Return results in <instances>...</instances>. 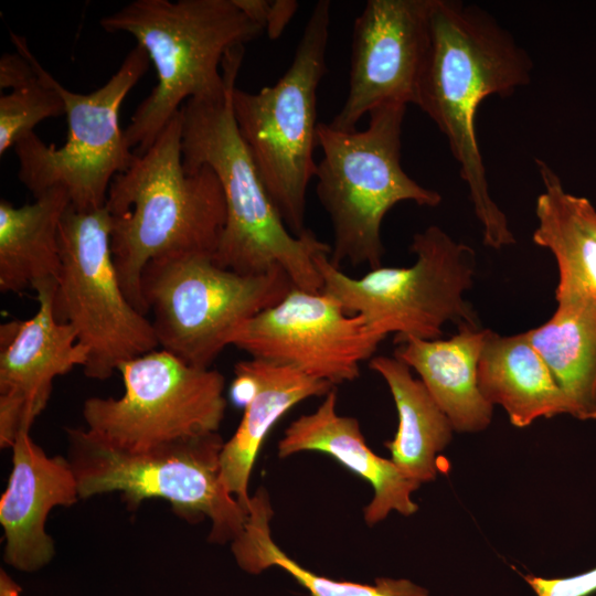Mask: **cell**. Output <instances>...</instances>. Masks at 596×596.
<instances>
[{
    "label": "cell",
    "mask_w": 596,
    "mask_h": 596,
    "mask_svg": "<svg viewBox=\"0 0 596 596\" xmlns=\"http://www.w3.org/2000/svg\"><path fill=\"white\" fill-rule=\"evenodd\" d=\"M532 68L528 52L489 12L462 1L433 0L430 43L416 106L445 135L481 224L482 242L496 249L515 238L489 192L477 111L485 98L507 97L529 85Z\"/></svg>",
    "instance_id": "6da1fadb"
},
{
    "label": "cell",
    "mask_w": 596,
    "mask_h": 596,
    "mask_svg": "<svg viewBox=\"0 0 596 596\" xmlns=\"http://www.w3.org/2000/svg\"><path fill=\"white\" fill-rule=\"evenodd\" d=\"M119 281L130 304L148 312L141 276L149 262L169 256H213L226 205L215 172L206 166L187 173L179 110L152 145L114 177L105 203Z\"/></svg>",
    "instance_id": "7a4b0ae2"
},
{
    "label": "cell",
    "mask_w": 596,
    "mask_h": 596,
    "mask_svg": "<svg viewBox=\"0 0 596 596\" xmlns=\"http://www.w3.org/2000/svg\"><path fill=\"white\" fill-rule=\"evenodd\" d=\"M99 24L132 35L156 70L157 85L124 129L136 155L152 145L187 100L223 94L237 77L245 44L264 32L233 0H135Z\"/></svg>",
    "instance_id": "3957f363"
},
{
    "label": "cell",
    "mask_w": 596,
    "mask_h": 596,
    "mask_svg": "<svg viewBox=\"0 0 596 596\" xmlns=\"http://www.w3.org/2000/svg\"><path fill=\"white\" fill-rule=\"evenodd\" d=\"M235 82L223 94L189 99L180 109L185 172L210 167L224 193L226 220L213 262L245 275L280 268L295 287L319 292L315 257L330 255L331 246L310 230L294 235L283 221L240 135L232 105Z\"/></svg>",
    "instance_id": "277c9868"
},
{
    "label": "cell",
    "mask_w": 596,
    "mask_h": 596,
    "mask_svg": "<svg viewBox=\"0 0 596 596\" xmlns=\"http://www.w3.org/2000/svg\"><path fill=\"white\" fill-rule=\"evenodd\" d=\"M406 106L392 103L374 108L368 127L360 131L318 125L317 145L322 157L316 168V189L333 232L329 259L338 268L343 262L370 269L382 267L381 225L386 213L403 201L435 207L443 200L401 166Z\"/></svg>",
    "instance_id": "5b68a950"
},
{
    "label": "cell",
    "mask_w": 596,
    "mask_h": 596,
    "mask_svg": "<svg viewBox=\"0 0 596 596\" xmlns=\"http://www.w3.org/2000/svg\"><path fill=\"white\" fill-rule=\"evenodd\" d=\"M331 3L313 6L292 62L272 86L232 93L234 118L259 175L288 230L305 227L307 190L317 163V93L327 71Z\"/></svg>",
    "instance_id": "8992f818"
},
{
    "label": "cell",
    "mask_w": 596,
    "mask_h": 596,
    "mask_svg": "<svg viewBox=\"0 0 596 596\" xmlns=\"http://www.w3.org/2000/svg\"><path fill=\"white\" fill-rule=\"evenodd\" d=\"M67 454L81 499L119 492L129 507L161 498L185 520L209 518V541L235 542L248 513L221 481L219 434L189 437L131 453L118 449L87 428H66Z\"/></svg>",
    "instance_id": "52a82bcc"
},
{
    "label": "cell",
    "mask_w": 596,
    "mask_h": 596,
    "mask_svg": "<svg viewBox=\"0 0 596 596\" xmlns=\"http://www.w3.org/2000/svg\"><path fill=\"white\" fill-rule=\"evenodd\" d=\"M411 267H379L351 277L332 265L329 253L315 257L321 291L337 299L344 311L361 315L382 339L394 334L437 340L450 321L459 329H481L477 312L464 298L472 286L476 253L437 225L413 235Z\"/></svg>",
    "instance_id": "ba28073f"
},
{
    "label": "cell",
    "mask_w": 596,
    "mask_h": 596,
    "mask_svg": "<svg viewBox=\"0 0 596 596\" xmlns=\"http://www.w3.org/2000/svg\"><path fill=\"white\" fill-rule=\"evenodd\" d=\"M295 287L274 268L259 275L217 266L211 255L153 259L141 291L159 347L183 362L209 369L244 321L278 304Z\"/></svg>",
    "instance_id": "9c48e42d"
},
{
    "label": "cell",
    "mask_w": 596,
    "mask_h": 596,
    "mask_svg": "<svg viewBox=\"0 0 596 596\" xmlns=\"http://www.w3.org/2000/svg\"><path fill=\"white\" fill-rule=\"evenodd\" d=\"M58 242L55 317L71 324L88 350L85 375L106 380L123 362L159 347L155 329L121 288L105 206L81 212L70 205L60 224Z\"/></svg>",
    "instance_id": "30bf717a"
},
{
    "label": "cell",
    "mask_w": 596,
    "mask_h": 596,
    "mask_svg": "<svg viewBox=\"0 0 596 596\" xmlns=\"http://www.w3.org/2000/svg\"><path fill=\"white\" fill-rule=\"evenodd\" d=\"M149 64L146 51L137 44L111 77L87 94L67 89L50 74L65 105V143L57 148L47 145L33 131L13 147L19 180L34 198L62 188L76 211L105 206L114 177L126 171L137 157L125 140L119 114L125 97Z\"/></svg>",
    "instance_id": "8fae6325"
},
{
    "label": "cell",
    "mask_w": 596,
    "mask_h": 596,
    "mask_svg": "<svg viewBox=\"0 0 596 596\" xmlns=\"http://www.w3.org/2000/svg\"><path fill=\"white\" fill-rule=\"evenodd\" d=\"M124 394L89 397L87 429L126 451H146L175 440L216 433L226 411L225 379L214 369L190 365L152 350L123 362Z\"/></svg>",
    "instance_id": "7c38bea8"
},
{
    "label": "cell",
    "mask_w": 596,
    "mask_h": 596,
    "mask_svg": "<svg viewBox=\"0 0 596 596\" xmlns=\"http://www.w3.org/2000/svg\"><path fill=\"white\" fill-rule=\"evenodd\" d=\"M383 340L363 316L348 313L333 297L292 287L278 304L241 323L228 344L334 386L358 379L361 363Z\"/></svg>",
    "instance_id": "4fadbf2b"
},
{
    "label": "cell",
    "mask_w": 596,
    "mask_h": 596,
    "mask_svg": "<svg viewBox=\"0 0 596 596\" xmlns=\"http://www.w3.org/2000/svg\"><path fill=\"white\" fill-rule=\"evenodd\" d=\"M433 0H369L355 18L349 89L329 123L354 131L364 115L392 103H417L430 43Z\"/></svg>",
    "instance_id": "5bb4252c"
},
{
    "label": "cell",
    "mask_w": 596,
    "mask_h": 596,
    "mask_svg": "<svg viewBox=\"0 0 596 596\" xmlns=\"http://www.w3.org/2000/svg\"><path fill=\"white\" fill-rule=\"evenodd\" d=\"M55 283L34 288L39 308L33 317L0 326L2 449L11 448L19 434L30 432L50 400L54 379L88 361V350L73 327L55 317Z\"/></svg>",
    "instance_id": "9a60e30c"
},
{
    "label": "cell",
    "mask_w": 596,
    "mask_h": 596,
    "mask_svg": "<svg viewBox=\"0 0 596 596\" xmlns=\"http://www.w3.org/2000/svg\"><path fill=\"white\" fill-rule=\"evenodd\" d=\"M12 449V468L0 499L3 529V561L15 570L32 573L47 565L55 554L45 531L55 507H70L79 499L76 477L63 456H47L30 432L19 434Z\"/></svg>",
    "instance_id": "2e32d148"
},
{
    "label": "cell",
    "mask_w": 596,
    "mask_h": 596,
    "mask_svg": "<svg viewBox=\"0 0 596 596\" xmlns=\"http://www.w3.org/2000/svg\"><path fill=\"white\" fill-rule=\"evenodd\" d=\"M234 375L231 394L244 404V413L235 433L223 445L221 481L249 512V477L267 434L295 405L324 396L334 386L292 366L255 358L237 362Z\"/></svg>",
    "instance_id": "e0dca14e"
},
{
    "label": "cell",
    "mask_w": 596,
    "mask_h": 596,
    "mask_svg": "<svg viewBox=\"0 0 596 596\" xmlns=\"http://www.w3.org/2000/svg\"><path fill=\"white\" fill-rule=\"evenodd\" d=\"M277 449L279 458L301 451L328 454L369 481L373 488V498L364 508L369 525L383 521L392 511L411 515L418 509L411 496L421 483L406 476L391 459L372 451L356 418L338 414L334 387L315 412L288 425Z\"/></svg>",
    "instance_id": "ac0fdd59"
},
{
    "label": "cell",
    "mask_w": 596,
    "mask_h": 596,
    "mask_svg": "<svg viewBox=\"0 0 596 596\" xmlns=\"http://www.w3.org/2000/svg\"><path fill=\"white\" fill-rule=\"evenodd\" d=\"M487 329H459L447 340L405 338L394 356L406 363L450 421L454 430L477 433L491 423L493 406L481 395L477 368Z\"/></svg>",
    "instance_id": "d6986e66"
},
{
    "label": "cell",
    "mask_w": 596,
    "mask_h": 596,
    "mask_svg": "<svg viewBox=\"0 0 596 596\" xmlns=\"http://www.w3.org/2000/svg\"><path fill=\"white\" fill-rule=\"evenodd\" d=\"M535 162L544 189L535 201L538 224L532 240L556 260L555 299L596 305V210L586 198L565 191L545 161Z\"/></svg>",
    "instance_id": "ffe728a7"
},
{
    "label": "cell",
    "mask_w": 596,
    "mask_h": 596,
    "mask_svg": "<svg viewBox=\"0 0 596 596\" xmlns=\"http://www.w3.org/2000/svg\"><path fill=\"white\" fill-rule=\"evenodd\" d=\"M477 381L483 398L502 406L517 427L567 414L565 398L526 331L500 336L487 329Z\"/></svg>",
    "instance_id": "44dd1931"
},
{
    "label": "cell",
    "mask_w": 596,
    "mask_h": 596,
    "mask_svg": "<svg viewBox=\"0 0 596 596\" xmlns=\"http://www.w3.org/2000/svg\"><path fill=\"white\" fill-rule=\"evenodd\" d=\"M71 205L67 192L51 189L14 206L0 201V290L20 294L56 281L61 268L58 232Z\"/></svg>",
    "instance_id": "7402d4cb"
},
{
    "label": "cell",
    "mask_w": 596,
    "mask_h": 596,
    "mask_svg": "<svg viewBox=\"0 0 596 596\" xmlns=\"http://www.w3.org/2000/svg\"><path fill=\"white\" fill-rule=\"evenodd\" d=\"M369 368L386 382L398 414L395 437L384 444L391 453L390 459L421 485L434 480L437 455L453 437L450 421L403 361L394 355H374Z\"/></svg>",
    "instance_id": "603a6c76"
},
{
    "label": "cell",
    "mask_w": 596,
    "mask_h": 596,
    "mask_svg": "<svg viewBox=\"0 0 596 596\" xmlns=\"http://www.w3.org/2000/svg\"><path fill=\"white\" fill-rule=\"evenodd\" d=\"M553 316L528 336L562 392L567 414L596 419V305L556 301Z\"/></svg>",
    "instance_id": "cb8c5ba5"
},
{
    "label": "cell",
    "mask_w": 596,
    "mask_h": 596,
    "mask_svg": "<svg viewBox=\"0 0 596 596\" xmlns=\"http://www.w3.org/2000/svg\"><path fill=\"white\" fill-rule=\"evenodd\" d=\"M269 496L259 488L251 498L248 519L243 534L231 544L237 565L249 574L279 567L289 574L310 596H429L423 586L406 578L380 577L373 584L336 581L304 567L273 539Z\"/></svg>",
    "instance_id": "d4e9b609"
},
{
    "label": "cell",
    "mask_w": 596,
    "mask_h": 596,
    "mask_svg": "<svg viewBox=\"0 0 596 596\" xmlns=\"http://www.w3.org/2000/svg\"><path fill=\"white\" fill-rule=\"evenodd\" d=\"M10 36L17 51L31 61L38 78L0 96V156L33 132L41 121L65 114L64 100L51 84L50 73L31 53L25 39L13 32Z\"/></svg>",
    "instance_id": "484cf974"
},
{
    "label": "cell",
    "mask_w": 596,
    "mask_h": 596,
    "mask_svg": "<svg viewBox=\"0 0 596 596\" xmlns=\"http://www.w3.org/2000/svg\"><path fill=\"white\" fill-rule=\"evenodd\" d=\"M253 21L263 26L269 39L281 35L298 9L295 0H233Z\"/></svg>",
    "instance_id": "4316f807"
},
{
    "label": "cell",
    "mask_w": 596,
    "mask_h": 596,
    "mask_svg": "<svg viewBox=\"0 0 596 596\" xmlns=\"http://www.w3.org/2000/svg\"><path fill=\"white\" fill-rule=\"evenodd\" d=\"M536 596H587L596 592V568L563 578L524 576Z\"/></svg>",
    "instance_id": "83f0119b"
},
{
    "label": "cell",
    "mask_w": 596,
    "mask_h": 596,
    "mask_svg": "<svg viewBox=\"0 0 596 596\" xmlns=\"http://www.w3.org/2000/svg\"><path fill=\"white\" fill-rule=\"evenodd\" d=\"M38 78L31 61L20 51L4 53L0 58V88L17 89Z\"/></svg>",
    "instance_id": "f1b7e54d"
},
{
    "label": "cell",
    "mask_w": 596,
    "mask_h": 596,
    "mask_svg": "<svg viewBox=\"0 0 596 596\" xmlns=\"http://www.w3.org/2000/svg\"><path fill=\"white\" fill-rule=\"evenodd\" d=\"M21 587L4 572L0 570V596H19Z\"/></svg>",
    "instance_id": "f546056e"
}]
</instances>
